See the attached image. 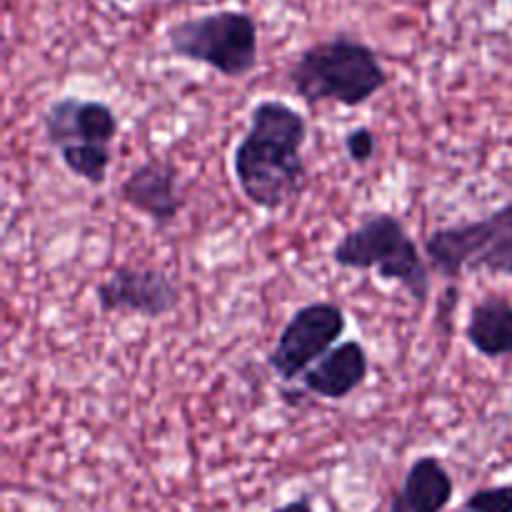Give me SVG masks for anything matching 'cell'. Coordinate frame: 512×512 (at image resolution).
<instances>
[{
	"label": "cell",
	"instance_id": "cell-1",
	"mask_svg": "<svg viewBox=\"0 0 512 512\" xmlns=\"http://www.w3.org/2000/svg\"><path fill=\"white\" fill-rule=\"evenodd\" d=\"M308 118L285 100H260L250 110V128L235 145L233 173L240 193L260 210H280L310 185L303 158Z\"/></svg>",
	"mask_w": 512,
	"mask_h": 512
},
{
	"label": "cell",
	"instance_id": "cell-2",
	"mask_svg": "<svg viewBox=\"0 0 512 512\" xmlns=\"http://www.w3.org/2000/svg\"><path fill=\"white\" fill-rule=\"evenodd\" d=\"M288 83L310 105L340 103L360 108L390 83V75L368 43L338 33L308 45L290 63Z\"/></svg>",
	"mask_w": 512,
	"mask_h": 512
},
{
	"label": "cell",
	"instance_id": "cell-3",
	"mask_svg": "<svg viewBox=\"0 0 512 512\" xmlns=\"http://www.w3.org/2000/svg\"><path fill=\"white\" fill-rule=\"evenodd\" d=\"M333 263L345 270H378L385 283H398L418 308L430 298V270L418 243L393 213H368L333 245Z\"/></svg>",
	"mask_w": 512,
	"mask_h": 512
},
{
	"label": "cell",
	"instance_id": "cell-4",
	"mask_svg": "<svg viewBox=\"0 0 512 512\" xmlns=\"http://www.w3.org/2000/svg\"><path fill=\"white\" fill-rule=\"evenodd\" d=\"M175 58L213 68L225 78H245L258 68V23L245 10H215L178 20L165 30Z\"/></svg>",
	"mask_w": 512,
	"mask_h": 512
},
{
	"label": "cell",
	"instance_id": "cell-5",
	"mask_svg": "<svg viewBox=\"0 0 512 512\" xmlns=\"http://www.w3.org/2000/svg\"><path fill=\"white\" fill-rule=\"evenodd\" d=\"M425 255L445 280L478 270L512 278V203L480 220L433 230L425 240Z\"/></svg>",
	"mask_w": 512,
	"mask_h": 512
},
{
	"label": "cell",
	"instance_id": "cell-6",
	"mask_svg": "<svg viewBox=\"0 0 512 512\" xmlns=\"http://www.w3.org/2000/svg\"><path fill=\"white\" fill-rule=\"evenodd\" d=\"M348 330V315L338 303L318 300L293 313L268 353V368L283 383L303 378L310 365L318 363L330 348L338 345Z\"/></svg>",
	"mask_w": 512,
	"mask_h": 512
},
{
	"label": "cell",
	"instance_id": "cell-7",
	"mask_svg": "<svg viewBox=\"0 0 512 512\" xmlns=\"http://www.w3.org/2000/svg\"><path fill=\"white\" fill-rule=\"evenodd\" d=\"M95 300L103 313H135L158 320L180 305V288L168 273L145 265H120L98 283Z\"/></svg>",
	"mask_w": 512,
	"mask_h": 512
},
{
	"label": "cell",
	"instance_id": "cell-8",
	"mask_svg": "<svg viewBox=\"0 0 512 512\" xmlns=\"http://www.w3.org/2000/svg\"><path fill=\"white\" fill-rule=\"evenodd\" d=\"M43 138L50 148L60 150L70 143L110 145L120 130L115 110L103 100H85L78 95H65L45 108Z\"/></svg>",
	"mask_w": 512,
	"mask_h": 512
},
{
	"label": "cell",
	"instance_id": "cell-9",
	"mask_svg": "<svg viewBox=\"0 0 512 512\" xmlns=\"http://www.w3.org/2000/svg\"><path fill=\"white\" fill-rule=\"evenodd\" d=\"M118 198L135 213L153 220L155 228H168L178 220L185 208V195L180 190V173L170 160H145L130 170L120 183Z\"/></svg>",
	"mask_w": 512,
	"mask_h": 512
},
{
	"label": "cell",
	"instance_id": "cell-10",
	"mask_svg": "<svg viewBox=\"0 0 512 512\" xmlns=\"http://www.w3.org/2000/svg\"><path fill=\"white\" fill-rule=\"evenodd\" d=\"M370 358L360 340H343L303 373L300 383L323 400H345L368 380Z\"/></svg>",
	"mask_w": 512,
	"mask_h": 512
},
{
	"label": "cell",
	"instance_id": "cell-11",
	"mask_svg": "<svg viewBox=\"0 0 512 512\" xmlns=\"http://www.w3.org/2000/svg\"><path fill=\"white\" fill-rule=\"evenodd\" d=\"M455 483L438 455H420L405 473L388 512H443L453 503Z\"/></svg>",
	"mask_w": 512,
	"mask_h": 512
},
{
	"label": "cell",
	"instance_id": "cell-12",
	"mask_svg": "<svg viewBox=\"0 0 512 512\" xmlns=\"http://www.w3.org/2000/svg\"><path fill=\"white\" fill-rule=\"evenodd\" d=\"M465 338L475 353L488 360L512 355V303L503 295H488L470 310Z\"/></svg>",
	"mask_w": 512,
	"mask_h": 512
},
{
	"label": "cell",
	"instance_id": "cell-13",
	"mask_svg": "<svg viewBox=\"0 0 512 512\" xmlns=\"http://www.w3.org/2000/svg\"><path fill=\"white\" fill-rule=\"evenodd\" d=\"M60 160L75 178L88 185H103L110 168V145L98 143H70L60 148Z\"/></svg>",
	"mask_w": 512,
	"mask_h": 512
},
{
	"label": "cell",
	"instance_id": "cell-14",
	"mask_svg": "<svg viewBox=\"0 0 512 512\" xmlns=\"http://www.w3.org/2000/svg\"><path fill=\"white\" fill-rule=\"evenodd\" d=\"M458 512H512V483L475 490Z\"/></svg>",
	"mask_w": 512,
	"mask_h": 512
},
{
	"label": "cell",
	"instance_id": "cell-15",
	"mask_svg": "<svg viewBox=\"0 0 512 512\" xmlns=\"http://www.w3.org/2000/svg\"><path fill=\"white\" fill-rule=\"evenodd\" d=\"M345 153L348 160L355 165H368L373 163L375 155H378V138H375L373 130L368 125H358V128H350L345 133Z\"/></svg>",
	"mask_w": 512,
	"mask_h": 512
},
{
	"label": "cell",
	"instance_id": "cell-16",
	"mask_svg": "<svg viewBox=\"0 0 512 512\" xmlns=\"http://www.w3.org/2000/svg\"><path fill=\"white\" fill-rule=\"evenodd\" d=\"M270 512H315V508H313V503H310V498H295V500H290V503L280 505V508H275Z\"/></svg>",
	"mask_w": 512,
	"mask_h": 512
}]
</instances>
